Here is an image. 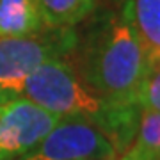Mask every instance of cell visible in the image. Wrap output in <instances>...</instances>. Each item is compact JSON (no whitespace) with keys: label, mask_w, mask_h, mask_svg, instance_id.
I'll return each mask as SVG.
<instances>
[{"label":"cell","mask_w":160,"mask_h":160,"mask_svg":"<svg viewBox=\"0 0 160 160\" xmlns=\"http://www.w3.org/2000/svg\"><path fill=\"white\" fill-rule=\"evenodd\" d=\"M148 68V55L119 7V11L105 12L92 23L75 69L109 103L137 105Z\"/></svg>","instance_id":"6da1fadb"},{"label":"cell","mask_w":160,"mask_h":160,"mask_svg":"<svg viewBox=\"0 0 160 160\" xmlns=\"http://www.w3.org/2000/svg\"><path fill=\"white\" fill-rule=\"evenodd\" d=\"M73 29H50L46 34L0 38V107L22 98L25 80L43 62L61 59L77 48Z\"/></svg>","instance_id":"7a4b0ae2"},{"label":"cell","mask_w":160,"mask_h":160,"mask_svg":"<svg viewBox=\"0 0 160 160\" xmlns=\"http://www.w3.org/2000/svg\"><path fill=\"white\" fill-rule=\"evenodd\" d=\"M20 160H119L110 137L92 121L62 118Z\"/></svg>","instance_id":"3957f363"},{"label":"cell","mask_w":160,"mask_h":160,"mask_svg":"<svg viewBox=\"0 0 160 160\" xmlns=\"http://www.w3.org/2000/svg\"><path fill=\"white\" fill-rule=\"evenodd\" d=\"M61 118L27 98L0 107V160H20L34 149Z\"/></svg>","instance_id":"277c9868"},{"label":"cell","mask_w":160,"mask_h":160,"mask_svg":"<svg viewBox=\"0 0 160 160\" xmlns=\"http://www.w3.org/2000/svg\"><path fill=\"white\" fill-rule=\"evenodd\" d=\"M121 12L137 34L149 62L160 61V0H121Z\"/></svg>","instance_id":"5b68a950"},{"label":"cell","mask_w":160,"mask_h":160,"mask_svg":"<svg viewBox=\"0 0 160 160\" xmlns=\"http://www.w3.org/2000/svg\"><path fill=\"white\" fill-rule=\"evenodd\" d=\"M36 0H0V38H23L41 30Z\"/></svg>","instance_id":"8992f818"},{"label":"cell","mask_w":160,"mask_h":160,"mask_svg":"<svg viewBox=\"0 0 160 160\" xmlns=\"http://www.w3.org/2000/svg\"><path fill=\"white\" fill-rule=\"evenodd\" d=\"M43 25L48 29H73L86 20L96 6V0H36Z\"/></svg>","instance_id":"52a82bcc"},{"label":"cell","mask_w":160,"mask_h":160,"mask_svg":"<svg viewBox=\"0 0 160 160\" xmlns=\"http://www.w3.org/2000/svg\"><path fill=\"white\" fill-rule=\"evenodd\" d=\"M125 160H160V114L141 109L133 142Z\"/></svg>","instance_id":"ba28073f"},{"label":"cell","mask_w":160,"mask_h":160,"mask_svg":"<svg viewBox=\"0 0 160 160\" xmlns=\"http://www.w3.org/2000/svg\"><path fill=\"white\" fill-rule=\"evenodd\" d=\"M137 105L142 110L160 114V61L149 62V68L137 94Z\"/></svg>","instance_id":"9c48e42d"},{"label":"cell","mask_w":160,"mask_h":160,"mask_svg":"<svg viewBox=\"0 0 160 160\" xmlns=\"http://www.w3.org/2000/svg\"><path fill=\"white\" fill-rule=\"evenodd\" d=\"M119 160H125V158H123V157H121V158H119Z\"/></svg>","instance_id":"30bf717a"}]
</instances>
